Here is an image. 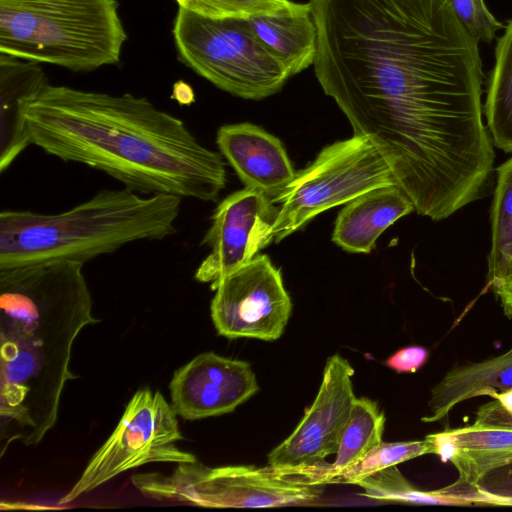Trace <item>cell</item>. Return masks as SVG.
I'll return each mask as SVG.
<instances>
[{
  "label": "cell",
  "instance_id": "cell-1",
  "mask_svg": "<svg viewBox=\"0 0 512 512\" xmlns=\"http://www.w3.org/2000/svg\"><path fill=\"white\" fill-rule=\"evenodd\" d=\"M315 76L412 198L471 182L494 161L479 42L450 0H309Z\"/></svg>",
  "mask_w": 512,
  "mask_h": 512
},
{
  "label": "cell",
  "instance_id": "cell-2",
  "mask_svg": "<svg viewBox=\"0 0 512 512\" xmlns=\"http://www.w3.org/2000/svg\"><path fill=\"white\" fill-rule=\"evenodd\" d=\"M24 117L31 145L139 194L214 201L226 186L222 155L145 97L48 83Z\"/></svg>",
  "mask_w": 512,
  "mask_h": 512
},
{
  "label": "cell",
  "instance_id": "cell-3",
  "mask_svg": "<svg viewBox=\"0 0 512 512\" xmlns=\"http://www.w3.org/2000/svg\"><path fill=\"white\" fill-rule=\"evenodd\" d=\"M84 263L0 269V440L38 444L56 424L73 343L99 322Z\"/></svg>",
  "mask_w": 512,
  "mask_h": 512
},
{
  "label": "cell",
  "instance_id": "cell-4",
  "mask_svg": "<svg viewBox=\"0 0 512 512\" xmlns=\"http://www.w3.org/2000/svg\"><path fill=\"white\" fill-rule=\"evenodd\" d=\"M182 198L102 189L56 214L0 213V269L71 260L85 263L135 241L163 240L177 232Z\"/></svg>",
  "mask_w": 512,
  "mask_h": 512
},
{
  "label": "cell",
  "instance_id": "cell-5",
  "mask_svg": "<svg viewBox=\"0 0 512 512\" xmlns=\"http://www.w3.org/2000/svg\"><path fill=\"white\" fill-rule=\"evenodd\" d=\"M116 0H0V54L89 72L121 59Z\"/></svg>",
  "mask_w": 512,
  "mask_h": 512
},
{
  "label": "cell",
  "instance_id": "cell-6",
  "mask_svg": "<svg viewBox=\"0 0 512 512\" xmlns=\"http://www.w3.org/2000/svg\"><path fill=\"white\" fill-rule=\"evenodd\" d=\"M330 464L296 467L224 466L196 461L178 463L168 475L134 474V487L144 496L207 508H266L311 502L330 484Z\"/></svg>",
  "mask_w": 512,
  "mask_h": 512
},
{
  "label": "cell",
  "instance_id": "cell-7",
  "mask_svg": "<svg viewBox=\"0 0 512 512\" xmlns=\"http://www.w3.org/2000/svg\"><path fill=\"white\" fill-rule=\"evenodd\" d=\"M172 33L178 59L234 96L261 100L290 78L248 20H213L178 8Z\"/></svg>",
  "mask_w": 512,
  "mask_h": 512
},
{
  "label": "cell",
  "instance_id": "cell-8",
  "mask_svg": "<svg viewBox=\"0 0 512 512\" xmlns=\"http://www.w3.org/2000/svg\"><path fill=\"white\" fill-rule=\"evenodd\" d=\"M391 185L397 182L367 137L353 134L336 141L324 147L309 166L296 172L281 193L271 198L279 205L271 233L273 241H282L330 208Z\"/></svg>",
  "mask_w": 512,
  "mask_h": 512
},
{
  "label": "cell",
  "instance_id": "cell-9",
  "mask_svg": "<svg viewBox=\"0 0 512 512\" xmlns=\"http://www.w3.org/2000/svg\"><path fill=\"white\" fill-rule=\"evenodd\" d=\"M177 414L158 391L138 390L118 425L89 460L71 490L59 500L68 504L117 475L152 462L184 463L196 457L176 445L184 438Z\"/></svg>",
  "mask_w": 512,
  "mask_h": 512
},
{
  "label": "cell",
  "instance_id": "cell-10",
  "mask_svg": "<svg viewBox=\"0 0 512 512\" xmlns=\"http://www.w3.org/2000/svg\"><path fill=\"white\" fill-rule=\"evenodd\" d=\"M210 287L215 291L211 318L219 335L274 341L283 334L292 302L280 269L267 255L257 254Z\"/></svg>",
  "mask_w": 512,
  "mask_h": 512
},
{
  "label": "cell",
  "instance_id": "cell-11",
  "mask_svg": "<svg viewBox=\"0 0 512 512\" xmlns=\"http://www.w3.org/2000/svg\"><path fill=\"white\" fill-rule=\"evenodd\" d=\"M278 207L265 193L245 187L224 198L214 210L201 246L208 255L195 271L201 283H214L251 261L272 241Z\"/></svg>",
  "mask_w": 512,
  "mask_h": 512
},
{
  "label": "cell",
  "instance_id": "cell-12",
  "mask_svg": "<svg viewBox=\"0 0 512 512\" xmlns=\"http://www.w3.org/2000/svg\"><path fill=\"white\" fill-rule=\"evenodd\" d=\"M353 375V367L341 355L334 354L327 359L313 403L294 431L270 451L268 465H312L337 452L356 399Z\"/></svg>",
  "mask_w": 512,
  "mask_h": 512
},
{
  "label": "cell",
  "instance_id": "cell-13",
  "mask_svg": "<svg viewBox=\"0 0 512 512\" xmlns=\"http://www.w3.org/2000/svg\"><path fill=\"white\" fill-rule=\"evenodd\" d=\"M169 389L175 413L197 420L234 411L259 386L248 362L205 352L174 372Z\"/></svg>",
  "mask_w": 512,
  "mask_h": 512
},
{
  "label": "cell",
  "instance_id": "cell-14",
  "mask_svg": "<svg viewBox=\"0 0 512 512\" xmlns=\"http://www.w3.org/2000/svg\"><path fill=\"white\" fill-rule=\"evenodd\" d=\"M216 144L245 186L270 198L281 193L296 174L282 142L254 124L221 126Z\"/></svg>",
  "mask_w": 512,
  "mask_h": 512
},
{
  "label": "cell",
  "instance_id": "cell-15",
  "mask_svg": "<svg viewBox=\"0 0 512 512\" xmlns=\"http://www.w3.org/2000/svg\"><path fill=\"white\" fill-rule=\"evenodd\" d=\"M413 211L412 201L398 185L370 190L342 208L332 241L351 253H370L389 226Z\"/></svg>",
  "mask_w": 512,
  "mask_h": 512
},
{
  "label": "cell",
  "instance_id": "cell-16",
  "mask_svg": "<svg viewBox=\"0 0 512 512\" xmlns=\"http://www.w3.org/2000/svg\"><path fill=\"white\" fill-rule=\"evenodd\" d=\"M49 81L38 63L0 54V172L31 145L24 110Z\"/></svg>",
  "mask_w": 512,
  "mask_h": 512
},
{
  "label": "cell",
  "instance_id": "cell-17",
  "mask_svg": "<svg viewBox=\"0 0 512 512\" xmlns=\"http://www.w3.org/2000/svg\"><path fill=\"white\" fill-rule=\"evenodd\" d=\"M434 454L458 471L455 481L473 485L487 472L512 461V428L472 424L427 435Z\"/></svg>",
  "mask_w": 512,
  "mask_h": 512
},
{
  "label": "cell",
  "instance_id": "cell-18",
  "mask_svg": "<svg viewBox=\"0 0 512 512\" xmlns=\"http://www.w3.org/2000/svg\"><path fill=\"white\" fill-rule=\"evenodd\" d=\"M248 21L258 39L280 61L289 77L314 64L317 29L309 2H293L275 15Z\"/></svg>",
  "mask_w": 512,
  "mask_h": 512
},
{
  "label": "cell",
  "instance_id": "cell-19",
  "mask_svg": "<svg viewBox=\"0 0 512 512\" xmlns=\"http://www.w3.org/2000/svg\"><path fill=\"white\" fill-rule=\"evenodd\" d=\"M512 388V347L499 356L451 368L431 390L430 413L422 418L432 423L445 418L459 403Z\"/></svg>",
  "mask_w": 512,
  "mask_h": 512
},
{
  "label": "cell",
  "instance_id": "cell-20",
  "mask_svg": "<svg viewBox=\"0 0 512 512\" xmlns=\"http://www.w3.org/2000/svg\"><path fill=\"white\" fill-rule=\"evenodd\" d=\"M483 114L493 145L512 153V19L497 39Z\"/></svg>",
  "mask_w": 512,
  "mask_h": 512
},
{
  "label": "cell",
  "instance_id": "cell-21",
  "mask_svg": "<svg viewBox=\"0 0 512 512\" xmlns=\"http://www.w3.org/2000/svg\"><path fill=\"white\" fill-rule=\"evenodd\" d=\"M384 425L385 415L377 402L365 397L355 399L335 460L330 464V484L341 471L357 464L382 442Z\"/></svg>",
  "mask_w": 512,
  "mask_h": 512
},
{
  "label": "cell",
  "instance_id": "cell-22",
  "mask_svg": "<svg viewBox=\"0 0 512 512\" xmlns=\"http://www.w3.org/2000/svg\"><path fill=\"white\" fill-rule=\"evenodd\" d=\"M491 206V249L488 256V284L506 276L512 266V157L497 169Z\"/></svg>",
  "mask_w": 512,
  "mask_h": 512
},
{
  "label": "cell",
  "instance_id": "cell-23",
  "mask_svg": "<svg viewBox=\"0 0 512 512\" xmlns=\"http://www.w3.org/2000/svg\"><path fill=\"white\" fill-rule=\"evenodd\" d=\"M425 454H434L429 437L423 440L380 442L357 464L344 469L334 483L358 484L366 477Z\"/></svg>",
  "mask_w": 512,
  "mask_h": 512
},
{
  "label": "cell",
  "instance_id": "cell-24",
  "mask_svg": "<svg viewBox=\"0 0 512 512\" xmlns=\"http://www.w3.org/2000/svg\"><path fill=\"white\" fill-rule=\"evenodd\" d=\"M434 493L451 505L484 503L512 506V461L487 472L473 485L454 482L434 490Z\"/></svg>",
  "mask_w": 512,
  "mask_h": 512
},
{
  "label": "cell",
  "instance_id": "cell-25",
  "mask_svg": "<svg viewBox=\"0 0 512 512\" xmlns=\"http://www.w3.org/2000/svg\"><path fill=\"white\" fill-rule=\"evenodd\" d=\"M179 8L213 20L271 16L292 5L290 0H175Z\"/></svg>",
  "mask_w": 512,
  "mask_h": 512
},
{
  "label": "cell",
  "instance_id": "cell-26",
  "mask_svg": "<svg viewBox=\"0 0 512 512\" xmlns=\"http://www.w3.org/2000/svg\"><path fill=\"white\" fill-rule=\"evenodd\" d=\"M357 485L364 495L377 500L415 504L451 505L433 491H421L413 486L399 471L397 465L383 469L361 480Z\"/></svg>",
  "mask_w": 512,
  "mask_h": 512
},
{
  "label": "cell",
  "instance_id": "cell-27",
  "mask_svg": "<svg viewBox=\"0 0 512 512\" xmlns=\"http://www.w3.org/2000/svg\"><path fill=\"white\" fill-rule=\"evenodd\" d=\"M450 3L461 23L479 43H492L496 33L505 27L484 0H450Z\"/></svg>",
  "mask_w": 512,
  "mask_h": 512
},
{
  "label": "cell",
  "instance_id": "cell-28",
  "mask_svg": "<svg viewBox=\"0 0 512 512\" xmlns=\"http://www.w3.org/2000/svg\"><path fill=\"white\" fill-rule=\"evenodd\" d=\"M429 354L422 346H407L389 356L385 365L398 373H414L427 362Z\"/></svg>",
  "mask_w": 512,
  "mask_h": 512
},
{
  "label": "cell",
  "instance_id": "cell-29",
  "mask_svg": "<svg viewBox=\"0 0 512 512\" xmlns=\"http://www.w3.org/2000/svg\"><path fill=\"white\" fill-rule=\"evenodd\" d=\"M474 424L512 428V414L494 399L478 409Z\"/></svg>",
  "mask_w": 512,
  "mask_h": 512
},
{
  "label": "cell",
  "instance_id": "cell-30",
  "mask_svg": "<svg viewBox=\"0 0 512 512\" xmlns=\"http://www.w3.org/2000/svg\"><path fill=\"white\" fill-rule=\"evenodd\" d=\"M500 301L504 314L512 318V266L506 276L491 286Z\"/></svg>",
  "mask_w": 512,
  "mask_h": 512
},
{
  "label": "cell",
  "instance_id": "cell-31",
  "mask_svg": "<svg viewBox=\"0 0 512 512\" xmlns=\"http://www.w3.org/2000/svg\"><path fill=\"white\" fill-rule=\"evenodd\" d=\"M171 98L176 100L180 105H190L195 101L192 87L183 81L174 84Z\"/></svg>",
  "mask_w": 512,
  "mask_h": 512
},
{
  "label": "cell",
  "instance_id": "cell-32",
  "mask_svg": "<svg viewBox=\"0 0 512 512\" xmlns=\"http://www.w3.org/2000/svg\"><path fill=\"white\" fill-rule=\"evenodd\" d=\"M491 397L496 399L506 411L512 414V388L506 391L493 393Z\"/></svg>",
  "mask_w": 512,
  "mask_h": 512
}]
</instances>
